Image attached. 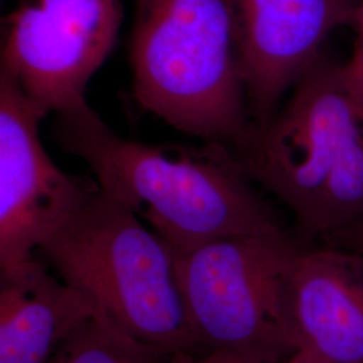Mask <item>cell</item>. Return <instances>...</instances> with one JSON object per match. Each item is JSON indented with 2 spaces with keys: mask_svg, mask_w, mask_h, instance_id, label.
Instances as JSON below:
<instances>
[{
  "mask_svg": "<svg viewBox=\"0 0 363 363\" xmlns=\"http://www.w3.org/2000/svg\"><path fill=\"white\" fill-rule=\"evenodd\" d=\"M54 139L99 189L147 220L174 255L229 237L286 232L228 145L157 147L120 136L89 105L57 113Z\"/></svg>",
  "mask_w": 363,
  "mask_h": 363,
  "instance_id": "6da1fadb",
  "label": "cell"
},
{
  "mask_svg": "<svg viewBox=\"0 0 363 363\" xmlns=\"http://www.w3.org/2000/svg\"><path fill=\"white\" fill-rule=\"evenodd\" d=\"M133 96L175 130L234 148L253 121L234 0H136Z\"/></svg>",
  "mask_w": 363,
  "mask_h": 363,
  "instance_id": "7a4b0ae2",
  "label": "cell"
},
{
  "mask_svg": "<svg viewBox=\"0 0 363 363\" xmlns=\"http://www.w3.org/2000/svg\"><path fill=\"white\" fill-rule=\"evenodd\" d=\"M38 255L130 337L169 354L199 352L172 250L100 189Z\"/></svg>",
  "mask_w": 363,
  "mask_h": 363,
  "instance_id": "3957f363",
  "label": "cell"
},
{
  "mask_svg": "<svg viewBox=\"0 0 363 363\" xmlns=\"http://www.w3.org/2000/svg\"><path fill=\"white\" fill-rule=\"evenodd\" d=\"M300 245L288 233L247 235L174 255L199 350L242 363H280L298 351L286 283Z\"/></svg>",
  "mask_w": 363,
  "mask_h": 363,
  "instance_id": "277c9868",
  "label": "cell"
},
{
  "mask_svg": "<svg viewBox=\"0 0 363 363\" xmlns=\"http://www.w3.org/2000/svg\"><path fill=\"white\" fill-rule=\"evenodd\" d=\"M362 125L346 66L323 54L277 112L230 150L247 178L291 211L306 245L327 183Z\"/></svg>",
  "mask_w": 363,
  "mask_h": 363,
  "instance_id": "5b68a950",
  "label": "cell"
},
{
  "mask_svg": "<svg viewBox=\"0 0 363 363\" xmlns=\"http://www.w3.org/2000/svg\"><path fill=\"white\" fill-rule=\"evenodd\" d=\"M121 19L120 0H19L3 19L0 73L46 116L78 109Z\"/></svg>",
  "mask_w": 363,
  "mask_h": 363,
  "instance_id": "8992f818",
  "label": "cell"
},
{
  "mask_svg": "<svg viewBox=\"0 0 363 363\" xmlns=\"http://www.w3.org/2000/svg\"><path fill=\"white\" fill-rule=\"evenodd\" d=\"M46 115L0 73V276L19 272L99 190L60 169L46 152Z\"/></svg>",
  "mask_w": 363,
  "mask_h": 363,
  "instance_id": "52a82bcc",
  "label": "cell"
},
{
  "mask_svg": "<svg viewBox=\"0 0 363 363\" xmlns=\"http://www.w3.org/2000/svg\"><path fill=\"white\" fill-rule=\"evenodd\" d=\"M359 0H234L247 104L264 124L323 54L330 35L354 26Z\"/></svg>",
  "mask_w": 363,
  "mask_h": 363,
  "instance_id": "ba28073f",
  "label": "cell"
},
{
  "mask_svg": "<svg viewBox=\"0 0 363 363\" xmlns=\"http://www.w3.org/2000/svg\"><path fill=\"white\" fill-rule=\"evenodd\" d=\"M362 268L345 249L300 245L286 283L298 350L323 363H363Z\"/></svg>",
  "mask_w": 363,
  "mask_h": 363,
  "instance_id": "9c48e42d",
  "label": "cell"
},
{
  "mask_svg": "<svg viewBox=\"0 0 363 363\" xmlns=\"http://www.w3.org/2000/svg\"><path fill=\"white\" fill-rule=\"evenodd\" d=\"M94 312L89 298L39 257L19 272L0 276V363H52Z\"/></svg>",
  "mask_w": 363,
  "mask_h": 363,
  "instance_id": "30bf717a",
  "label": "cell"
},
{
  "mask_svg": "<svg viewBox=\"0 0 363 363\" xmlns=\"http://www.w3.org/2000/svg\"><path fill=\"white\" fill-rule=\"evenodd\" d=\"M169 355L130 337L96 310L66 340L52 363H164Z\"/></svg>",
  "mask_w": 363,
  "mask_h": 363,
  "instance_id": "8fae6325",
  "label": "cell"
},
{
  "mask_svg": "<svg viewBox=\"0 0 363 363\" xmlns=\"http://www.w3.org/2000/svg\"><path fill=\"white\" fill-rule=\"evenodd\" d=\"M355 40L350 60L345 64L351 89L363 111V0H359L354 22Z\"/></svg>",
  "mask_w": 363,
  "mask_h": 363,
  "instance_id": "7c38bea8",
  "label": "cell"
},
{
  "mask_svg": "<svg viewBox=\"0 0 363 363\" xmlns=\"http://www.w3.org/2000/svg\"><path fill=\"white\" fill-rule=\"evenodd\" d=\"M164 363H242L237 361L233 357L220 352H193V351H182L171 354L169 359Z\"/></svg>",
  "mask_w": 363,
  "mask_h": 363,
  "instance_id": "4fadbf2b",
  "label": "cell"
},
{
  "mask_svg": "<svg viewBox=\"0 0 363 363\" xmlns=\"http://www.w3.org/2000/svg\"><path fill=\"white\" fill-rule=\"evenodd\" d=\"M335 244L363 259V225L354 226L337 235Z\"/></svg>",
  "mask_w": 363,
  "mask_h": 363,
  "instance_id": "5bb4252c",
  "label": "cell"
},
{
  "mask_svg": "<svg viewBox=\"0 0 363 363\" xmlns=\"http://www.w3.org/2000/svg\"><path fill=\"white\" fill-rule=\"evenodd\" d=\"M280 363H323L319 359H316L315 357H312L311 354L306 352V351L298 350L294 352L292 355H289L286 359Z\"/></svg>",
  "mask_w": 363,
  "mask_h": 363,
  "instance_id": "9a60e30c",
  "label": "cell"
}]
</instances>
